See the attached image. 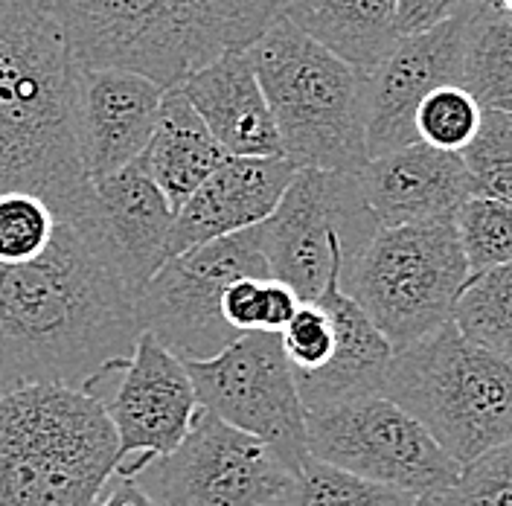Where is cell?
Wrapping results in <instances>:
<instances>
[{
    "instance_id": "obj_1",
    "label": "cell",
    "mask_w": 512,
    "mask_h": 506,
    "mask_svg": "<svg viewBox=\"0 0 512 506\" xmlns=\"http://www.w3.org/2000/svg\"><path fill=\"white\" fill-rule=\"evenodd\" d=\"M134 294L76 224L35 262L0 265V396L32 384L96 390L134 355Z\"/></svg>"
},
{
    "instance_id": "obj_2",
    "label": "cell",
    "mask_w": 512,
    "mask_h": 506,
    "mask_svg": "<svg viewBox=\"0 0 512 506\" xmlns=\"http://www.w3.org/2000/svg\"><path fill=\"white\" fill-rule=\"evenodd\" d=\"M76 62L44 0H0V192H30L59 222L88 227Z\"/></svg>"
},
{
    "instance_id": "obj_3",
    "label": "cell",
    "mask_w": 512,
    "mask_h": 506,
    "mask_svg": "<svg viewBox=\"0 0 512 506\" xmlns=\"http://www.w3.org/2000/svg\"><path fill=\"white\" fill-rule=\"evenodd\" d=\"M288 0H44L79 67H114L181 88L195 70L248 50Z\"/></svg>"
},
{
    "instance_id": "obj_4",
    "label": "cell",
    "mask_w": 512,
    "mask_h": 506,
    "mask_svg": "<svg viewBox=\"0 0 512 506\" xmlns=\"http://www.w3.org/2000/svg\"><path fill=\"white\" fill-rule=\"evenodd\" d=\"M117 466L96 390L32 384L0 396V506H96Z\"/></svg>"
},
{
    "instance_id": "obj_5",
    "label": "cell",
    "mask_w": 512,
    "mask_h": 506,
    "mask_svg": "<svg viewBox=\"0 0 512 506\" xmlns=\"http://www.w3.org/2000/svg\"><path fill=\"white\" fill-rule=\"evenodd\" d=\"M283 158L297 169L358 175L367 166V76L286 15L248 47Z\"/></svg>"
},
{
    "instance_id": "obj_6",
    "label": "cell",
    "mask_w": 512,
    "mask_h": 506,
    "mask_svg": "<svg viewBox=\"0 0 512 506\" xmlns=\"http://www.w3.org/2000/svg\"><path fill=\"white\" fill-rule=\"evenodd\" d=\"M466 466L512 440V361L448 320L393 355L384 393Z\"/></svg>"
},
{
    "instance_id": "obj_7",
    "label": "cell",
    "mask_w": 512,
    "mask_h": 506,
    "mask_svg": "<svg viewBox=\"0 0 512 506\" xmlns=\"http://www.w3.org/2000/svg\"><path fill=\"white\" fill-rule=\"evenodd\" d=\"M469 277L454 222H434L379 227L344 271L341 288L402 352L446 326Z\"/></svg>"
},
{
    "instance_id": "obj_8",
    "label": "cell",
    "mask_w": 512,
    "mask_h": 506,
    "mask_svg": "<svg viewBox=\"0 0 512 506\" xmlns=\"http://www.w3.org/2000/svg\"><path fill=\"white\" fill-rule=\"evenodd\" d=\"M376 233L358 178L320 169H300L277 210L256 227L271 277L291 285L303 303H318Z\"/></svg>"
},
{
    "instance_id": "obj_9",
    "label": "cell",
    "mask_w": 512,
    "mask_h": 506,
    "mask_svg": "<svg viewBox=\"0 0 512 506\" xmlns=\"http://www.w3.org/2000/svg\"><path fill=\"white\" fill-rule=\"evenodd\" d=\"M242 277H271L256 227L166 259L134 297L140 332L184 364L216 358L239 338L224 320L222 297Z\"/></svg>"
},
{
    "instance_id": "obj_10",
    "label": "cell",
    "mask_w": 512,
    "mask_h": 506,
    "mask_svg": "<svg viewBox=\"0 0 512 506\" xmlns=\"http://www.w3.org/2000/svg\"><path fill=\"white\" fill-rule=\"evenodd\" d=\"M309 454L350 475L402 492L443 495L463 466L387 396H364L306 413Z\"/></svg>"
},
{
    "instance_id": "obj_11",
    "label": "cell",
    "mask_w": 512,
    "mask_h": 506,
    "mask_svg": "<svg viewBox=\"0 0 512 506\" xmlns=\"http://www.w3.org/2000/svg\"><path fill=\"white\" fill-rule=\"evenodd\" d=\"M198 405L268 445L297 475L306 448V408L280 335L251 332L207 361H187Z\"/></svg>"
},
{
    "instance_id": "obj_12",
    "label": "cell",
    "mask_w": 512,
    "mask_h": 506,
    "mask_svg": "<svg viewBox=\"0 0 512 506\" xmlns=\"http://www.w3.org/2000/svg\"><path fill=\"white\" fill-rule=\"evenodd\" d=\"M137 480L163 506H280L294 472L262 440L201 408L184 443Z\"/></svg>"
},
{
    "instance_id": "obj_13",
    "label": "cell",
    "mask_w": 512,
    "mask_h": 506,
    "mask_svg": "<svg viewBox=\"0 0 512 506\" xmlns=\"http://www.w3.org/2000/svg\"><path fill=\"white\" fill-rule=\"evenodd\" d=\"M105 411L120 440L117 477H137L184 443L201 405L187 364L158 338L140 332Z\"/></svg>"
},
{
    "instance_id": "obj_14",
    "label": "cell",
    "mask_w": 512,
    "mask_h": 506,
    "mask_svg": "<svg viewBox=\"0 0 512 506\" xmlns=\"http://www.w3.org/2000/svg\"><path fill=\"white\" fill-rule=\"evenodd\" d=\"M469 9L419 35H405L367 76V158L419 143L416 108L443 85H460Z\"/></svg>"
},
{
    "instance_id": "obj_15",
    "label": "cell",
    "mask_w": 512,
    "mask_h": 506,
    "mask_svg": "<svg viewBox=\"0 0 512 506\" xmlns=\"http://www.w3.org/2000/svg\"><path fill=\"white\" fill-rule=\"evenodd\" d=\"M172 222L175 210L140 158L117 175L96 181L91 222L79 230L91 236V242L137 297L169 259Z\"/></svg>"
},
{
    "instance_id": "obj_16",
    "label": "cell",
    "mask_w": 512,
    "mask_h": 506,
    "mask_svg": "<svg viewBox=\"0 0 512 506\" xmlns=\"http://www.w3.org/2000/svg\"><path fill=\"white\" fill-rule=\"evenodd\" d=\"M163 94L160 85L131 70H76L79 146L91 184L143 158L158 128Z\"/></svg>"
},
{
    "instance_id": "obj_17",
    "label": "cell",
    "mask_w": 512,
    "mask_h": 506,
    "mask_svg": "<svg viewBox=\"0 0 512 506\" xmlns=\"http://www.w3.org/2000/svg\"><path fill=\"white\" fill-rule=\"evenodd\" d=\"M300 169L286 158H227L175 213L169 259L265 222Z\"/></svg>"
},
{
    "instance_id": "obj_18",
    "label": "cell",
    "mask_w": 512,
    "mask_h": 506,
    "mask_svg": "<svg viewBox=\"0 0 512 506\" xmlns=\"http://www.w3.org/2000/svg\"><path fill=\"white\" fill-rule=\"evenodd\" d=\"M355 178L379 227L454 222L475 195L463 158L425 143L367 160Z\"/></svg>"
},
{
    "instance_id": "obj_19",
    "label": "cell",
    "mask_w": 512,
    "mask_h": 506,
    "mask_svg": "<svg viewBox=\"0 0 512 506\" xmlns=\"http://www.w3.org/2000/svg\"><path fill=\"white\" fill-rule=\"evenodd\" d=\"M181 94L230 158H283V143L248 50H233L195 70L184 79Z\"/></svg>"
},
{
    "instance_id": "obj_20",
    "label": "cell",
    "mask_w": 512,
    "mask_h": 506,
    "mask_svg": "<svg viewBox=\"0 0 512 506\" xmlns=\"http://www.w3.org/2000/svg\"><path fill=\"white\" fill-rule=\"evenodd\" d=\"M318 303L332 320L335 349L320 373L297 381L306 413L364 396H382L396 349L387 344L367 312L344 294L341 280L326 285Z\"/></svg>"
},
{
    "instance_id": "obj_21",
    "label": "cell",
    "mask_w": 512,
    "mask_h": 506,
    "mask_svg": "<svg viewBox=\"0 0 512 506\" xmlns=\"http://www.w3.org/2000/svg\"><path fill=\"white\" fill-rule=\"evenodd\" d=\"M286 18L370 76L399 44V0H288Z\"/></svg>"
},
{
    "instance_id": "obj_22",
    "label": "cell",
    "mask_w": 512,
    "mask_h": 506,
    "mask_svg": "<svg viewBox=\"0 0 512 506\" xmlns=\"http://www.w3.org/2000/svg\"><path fill=\"white\" fill-rule=\"evenodd\" d=\"M230 158L210 128L201 123L190 99L181 88L163 94L160 120L149 149L143 152V163L155 178L160 192L166 195L169 207L178 213L181 204L198 190L224 160Z\"/></svg>"
},
{
    "instance_id": "obj_23",
    "label": "cell",
    "mask_w": 512,
    "mask_h": 506,
    "mask_svg": "<svg viewBox=\"0 0 512 506\" xmlns=\"http://www.w3.org/2000/svg\"><path fill=\"white\" fill-rule=\"evenodd\" d=\"M460 85L480 108L512 105V15L501 0H475L466 21Z\"/></svg>"
},
{
    "instance_id": "obj_24",
    "label": "cell",
    "mask_w": 512,
    "mask_h": 506,
    "mask_svg": "<svg viewBox=\"0 0 512 506\" xmlns=\"http://www.w3.org/2000/svg\"><path fill=\"white\" fill-rule=\"evenodd\" d=\"M451 323L469 341L512 361V265L472 274L454 303Z\"/></svg>"
},
{
    "instance_id": "obj_25",
    "label": "cell",
    "mask_w": 512,
    "mask_h": 506,
    "mask_svg": "<svg viewBox=\"0 0 512 506\" xmlns=\"http://www.w3.org/2000/svg\"><path fill=\"white\" fill-rule=\"evenodd\" d=\"M416 495L382 486L373 480L350 475L338 466L320 463L312 454L303 460L300 472L280 506H414Z\"/></svg>"
},
{
    "instance_id": "obj_26",
    "label": "cell",
    "mask_w": 512,
    "mask_h": 506,
    "mask_svg": "<svg viewBox=\"0 0 512 506\" xmlns=\"http://www.w3.org/2000/svg\"><path fill=\"white\" fill-rule=\"evenodd\" d=\"M303 300L277 277H242L224 291L222 315L236 335H280Z\"/></svg>"
},
{
    "instance_id": "obj_27",
    "label": "cell",
    "mask_w": 512,
    "mask_h": 506,
    "mask_svg": "<svg viewBox=\"0 0 512 506\" xmlns=\"http://www.w3.org/2000/svg\"><path fill=\"white\" fill-rule=\"evenodd\" d=\"M469 274L512 265V204L472 195L454 216Z\"/></svg>"
},
{
    "instance_id": "obj_28",
    "label": "cell",
    "mask_w": 512,
    "mask_h": 506,
    "mask_svg": "<svg viewBox=\"0 0 512 506\" xmlns=\"http://www.w3.org/2000/svg\"><path fill=\"white\" fill-rule=\"evenodd\" d=\"M483 123V108L463 85H443L425 96L416 108V137L419 143L460 155Z\"/></svg>"
},
{
    "instance_id": "obj_29",
    "label": "cell",
    "mask_w": 512,
    "mask_h": 506,
    "mask_svg": "<svg viewBox=\"0 0 512 506\" xmlns=\"http://www.w3.org/2000/svg\"><path fill=\"white\" fill-rule=\"evenodd\" d=\"M472 192L512 204V111L486 108L478 137L460 152Z\"/></svg>"
},
{
    "instance_id": "obj_30",
    "label": "cell",
    "mask_w": 512,
    "mask_h": 506,
    "mask_svg": "<svg viewBox=\"0 0 512 506\" xmlns=\"http://www.w3.org/2000/svg\"><path fill=\"white\" fill-rule=\"evenodd\" d=\"M59 216L30 192H0V265L35 262L50 251Z\"/></svg>"
},
{
    "instance_id": "obj_31",
    "label": "cell",
    "mask_w": 512,
    "mask_h": 506,
    "mask_svg": "<svg viewBox=\"0 0 512 506\" xmlns=\"http://www.w3.org/2000/svg\"><path fill=\"white\" fill-rule=\"evenodd\" d=\"M437 506H512V440L466 463Z\"/></svg>"
},
{
    "instance_id": "obj_32",
    "label": "cell",
    "mask_w": 512,
    "mask_h": 506,
    "mask_svg": "<svg viewBox=\"0 0 512 506\" xmlns=\"http://www.w3.org/2000/svg\"><path fill=\"white\" fill-rule=\"evenodd\" d=\"M280 341H283V352L291 364L294 381H300L315 376L329 364L332 349H335V329L320 303H303L297 315L288 320L286 329L280 332Z\"/></svg>"
},
{
    "instance_id": "obj_33",
    "label": "cell",
    "mask_w": 512,
    "mask_h": 506,
    "mask_svg": "<svg viewBox=\"0 0 512 506\" xmlns=\"http://www.w3.org/2000/svg\"><path fill=\"white\" fill-rule=\"evenodd\" d=\"M475 0H399V35H419L434 30L466 12Z\"/></svg>"
},
{
    "instance_id": "obj_34",
    "label": "cell",
    "mask_w": 512,
    "mask_h": 506,
    "mask_svg": "<svg viewBox=\"0 0 512 506\" xmlns=\"http://www.w3.org/2000/svg\"><path fill=\"white\" fill-rule=\"evenodd\" d=\"M96 506H163L137 477H111Z\"/></svg>"
},
{
    "instance_id": "obj_35",
    "label": "cell",
    "mask_w": 512,
    "mask_h": 506,
    "mask_svg": "<svg viewBox=\"0 0 512 506\" xmlns=\"http://www.w3.org/2000/svg\"><path fill=\"white\" fill-rule=\"evenodd\" d=\"M414 506H437V498L434 495H422V498H416Z\"/></svg>"
},
{
    "instance_id": "obj_36",
    "label": "cell",
    "mask_w": 512,
    "mask_h": 506,
    "mask_svg": "<svg viewBox=\"0 0 512 506\" xmlns=\"http://www.w3.org/2000/svg\"><path fill=\"white\" fill-rule=\"evenodd\" d=\"M501 6H504V9L512 15V0H501Z\"/></svg>"
},
{
    "instance_id": "obj_37",
    "label": "cell",
    "mask_w": 512,
    "mask_h": 506,
    "mask_svg": "<svg viewBox=\"0 0 512 506\" xmlns=\"http://www.w3.org/2000/svg\"><path fill=\"white\" fill-rule=\"evenodd\" d=\"M507 111H512V105H510V108H507Z\"/></svg>"
}]
</instances>
